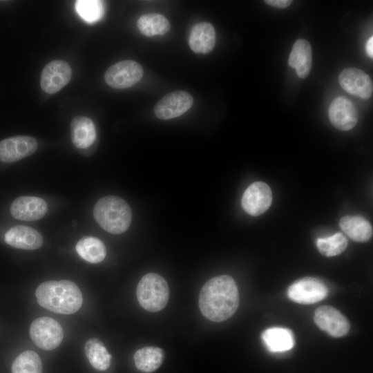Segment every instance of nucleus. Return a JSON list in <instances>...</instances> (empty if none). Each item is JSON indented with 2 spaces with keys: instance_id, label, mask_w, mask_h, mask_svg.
Listing matches in <instances>:
<instances>
[{
  "instance_id": "obj_1",
  "label": "nucleus",
  "mask_w": 373,
  "mask_h": 373,
  "mask_svg": "<svg viewBox=\"0 0 373 373\" xmlns=\"http://www.w3.org/2000/svg\"><path fill=\"white\" fill-rule=\"evenodd\" d=\"M202 314L213 322H222L236 312L239 294L233 278L228 275L213 277L202 287L198 300Z\"/></svg>"
},
{
  "instance_id": "obj_2",
  "label": "nucleus",
  "mask_w": 373,
  "mask_h": 373,
  "mask_svg": "<svg viewBox=\"0 0 373 373\" xmlns=\"http://www.w3.org/2000/svg\"><path fill=\"white\" fill-rule=\"evenodd\" d=\"M37 303L44 308L57 314H71L82 304V294L76 284L70 280H50L36 289Z\"/></svg>"
},
{
  "instance_id": "obj_3",
  "label": "nucleus",
  "mask_w": 373,
  "mask_h": 373,
  "mask_svg": "<svg viewBox=\"0 0 373 373\" xmlns=\"http://www.w3.org/2000/svg\"><path fill=\"white\" fill-rule=\"evenodd\" d=\"M93 216L96 222L106 231L120 234L126 231L131 222L132 211L122 198L108 195L100 198L95 204Z\"/></svg>"
},
{
  "instance_id": "obj_4",
  "label": "nucleus",
  "mask_w": 373,
  "mask_h": 373,
  "mask_svg": "<svg viewBox=\"0 0 373 373\" xmlns=\"http://www.w3.org/2000/svg\"><path fill=\"white\" fill-rule=\"evenodd\" d=\"M136 295L142 307L151 312H157L164 309L168 303L169 286L160 275L149 273L138 283Z\"/></svg>"
},
{
  "instance_id": "obj_5",
  "label": "nucleus",
  "mask_w": 373,
  "mask_h": 373,
  "mask_svg": "<svg viewBox=\"0 0 373 373\" xmlns=\"http://www.w3.org/2000/svg\"><path fill=\"white\" fill-rule=\"evenodd\" d=\"M30 338L34 343L44 350H52L57 347L64 338L60 324L50 317L35 319L30 327Z\"/></svg>"
},
{
  "instance_id": "obj_6",
  "label": "nucleus",
  "mask_w": 373,
  "mask_h": 373,
  "mask_svg": "<svg viewBox=\"0 0 373 373\" xmlns=\"http://www.w3.org/2000/svg\"><path fill=\"white\" fill-rule=\"evenodd\" d=\"M142 76L143 69L139 63L124 60L109 67L104 74V80L111 88L124 89L137 83Z\"/></svg>"
},
{
  "instance_id": "obj_7",
  "label": "nucleus",
  "mask_w": 373,
  "mask_h": 373,
  "mask_svg": "<svg viewBox=\"0 0 373 373\" xmlns=\"http://www.w3.org/2000/svg\"><path fill=\"white\" fill-rule=\"evenodd\" d=\"M328 293L326 285L321 280L306 277L298 280L289 286L287 296L300 304H313L324 299Z\"/></svg>"
},
{
  "instance_id": "obj_8",
  "label": "nucleus",
  "mask_w": 373,
  "mask_h": 373,
  "mask_svg": "<svg viewBox=\"0 0 373 373\" xmlns=\"http://www.w3.org/2000/svg\"><path fill=\"white\" fill-rule=\"evenodd\" d=\"M193 98L186 91L177 90L164 96L155 106L154 113L161 119H170L186 113L193 105Z\"/></svg>"
},
{
  "instance_id": "obj_9",
  "label": "nucleus",
  "mask_w": 373,
  "mask_h": 373,
  "mask_svg": "<svg viewBox=\"0 0 373 373\" xmlns=\"http://www.w3.org/2000/svg\"><path fill=\"white\" fill-rule=\"evenodd\" d=\"M272 193L269 186L263 182H255L244 192L241 204L249 215L257 216L265 212L271 206Z\"/></svg>"
},
{
  "instance_id": "obj_10",
  "label": "nucleus",
  "mask_w": 373,
  "mask_h": 373,
  "mask_svg": "<svg viewBox=\"0 0 373 373\" xmlns=\"http://www.w3.org/2000/svg\"><path fill=\"white\" fill-rule=\"evenodd\" d=\"M38 146L36 139L31 136L11 137L0 142V161L12 163L33 154Z\"/></svg>"
},
{
  "instance_id": "obj_11",
  "label": "nucleus",
  "mask_w": 373,
  "mask_h": 373,
  "mask_svg": "<svg viewBox=\"0 0 373 373\" xmlns=\"http://www.w3.org/2000/svg\"><path fill=\"white\" fill-rule=\"evenodd\" d=\"M72 70L68 63L53 60L47 64L41 74V87L48 93L54 94L63 88L70 80Z\"/></svg>"
},
{
  "instance_id": "obj_12",
  "label": "nucleus",
  "mask_w": 373,
  "mask_h": 373,
  "mask_svg": "<svg viewBox=\"0 0 373 373\" xmlns=\"http://www.w3.org/2000/svg\"><path fill=\"white\" fill-rule=\"evenodd\" d=\"M338 82L346 92L362 99H367L372 95V81L361 69L347 68L343 70L338 76Z\"/></svg>"
},
{
  "instance_id": "obj_13",
  "label": "nucleus",
  "mask_w": 373,
  "mask_h": 373,
  "mask_svg": "<svg viewBox=\"0 0 373 373\" xmlns=\"http://www.w3.org/2000/svg\"><path fill=\"white\" fill-rule=\"evenodd\" d=\"M314 322L316 325L333 337H341L350 330L347 319L338 309L324 305L319 307L314 312Z\"/></svg>"
},
{
  "instance_id": "obj_14",
  "label": "nucleus",
  "mask_w": 373,
  "mask_h": 373,
  "mask_svg": "<svg viewBox=\"0 0 373 373\" xmlns=\"http://www.w3.org/2000/svg\"><path fill=\"white\" fill-rule=\"evenodd\" d=\"M329 118L332 124L341 131L353 128L358 119V112L356 106L343 97L335 98L329 108Z\"/></svg>"
},
{
  "instance_id": "obj_15",
  "label": "nucleus",
  "mask_w": 373,
  "mask_h": 373,
  "mask_svg": "<svg viewBox=\"0 0 373 373\" xmlns=\"http://www.w3.org/2000/svg\"><path fill=\"white\" fill-rule=\"evenodd\" d=\"M48 211L44 200L35 196H21L10 205L11 215L17 220L34 221L42 218Z\"/></svg>"
},
{
  "instance_id": "obj_16",
  "label": "nucleus",
  "mask_w": 373,
  "mask_h": 373,
  "mask_svg": "<svg viewBox=\"0 0 373 373\" xmlns=\"http://www.w3.org/2000/svg\"><path fill=\"white\" fill-rule=\"evenodd\" d=\"M5 241L15 248L34 250L41 247L43 238L40 233L33 228L17 225L7 231Z\"/></svg>"
},
{
  "instance_id": "obj_17",
  "label": "nucleus",
  "mask_w": 373,
  "mask_h": 373,
  "mask_svg": "<svg viewBox=\"0 0 373 373\" xmlns=\"http://www.w3.org/2000/svg\"><path fill=\"white\" fill-rule=\"evenodd\" d=\"M215 44L216 32L211 23L200 22L192 28L189 37V45L194 52L209 53L213 49Z\"/></svg>"
},
{
  "instance_id": "obj_18",
  "label": "nucleus",
  "mask_w": 373,
  "mask_h": 373,
  "mask_svg": "<svg viewBox=\"0 0 373 373\" xmlns=\"http://www.w3.org/2000/svg\"><path fill=\"white\" fill-rule=\"evenodd\" d=\"M312 55L311 45L305 39H298L293 45L288 64L296 70L298 77L306 78L311 70Z\"/></svg>"
},
{
  "instance_id": "obj_19",
  "label": "nucleus",
  "mask_w": 373,
  "mask_h": 373,
  "mask_svg": "<svg viewBox=\"0 0 373 373\" xmlns=\"http://www.w3.org/2000/svg\"><path fill=\"white\" fill-rule=\"evenodd\" d=\"M70 135L75 147L87 149L94 143L96 138L94 123L88 117L77 116L70 123Z\"/></svg>"
},
{
  "instance_id": "obj_20",
  "label": "nucleus",
  "mask_w": 373,
  "mask_h": 373,
  "mask_svg": "<svg viewBox=\"0 0 373 373\" xmlns=\"http://www.w3.org/2000/svg\"><path fill=\"white\" fill-rule=\"evenodd\" d=\"M262 340L271 352L288 351L294 345L291 331L284 327H274L265 329L262 334Z\"/></svg>"
},
{
  "instance_id": "obj_21",
  "label": "nucleus",
  "mask_w": 373,
  "mask_h": 373,
  "mask_svg": "<svg viewBox=\"0 0 373 373\" xmlns=\"http://www.w3.org/2000/svg\"><path fill=\"white\" fill-rule=\"evenodd\" d=\"M339 227L352 240L365 242L372 236V227L370 222L363 218L354 216H346L339 221Z\"/></svg>"
},
{
  "instance_id": "obj_22",
  "label": "nucleus",
  "mask_w": 373,
  "mask_h": 373,
  "mask_svg": "<svg viewBox=\"0 0 373 373\" xmlns=\"http://www.w3.org/2000/svg\"><path fill=\"white\" fill-rule=\"evenodd\" d=\"M133 358L135 366L139 370L153 372L163 363L164 352L158 347H144L137 350Z\"/></svg>"
},
{
  "instance_id": "obj_23",
  "label": "nucleus",
  "mask_w": 373,
  "mask_h": 373,
  "mask_svg": "<svg viewBox=\"0 0 373 373\" xmlns=\"http://www.w3.org/2000/svg\"><path fill=\"white\" fill-rule=\"evenodd\" d=\"M75 249L83 259L91 263L102 262L106 254L104 242L93 236H86L80 239Z\"/></svg>"
},
{
  "instance_id": "obj_24",
  "label": "nucleus",
  "mask_w": 373,
  "mask_h": 373,
  "mask_svg": "<svg viewBox=\"0 0 373 373\" xmlns=\"http://www.w3.org/2000/svg\"><path fill=\"white\" fill-rule=\"evenodd\" d=\"M140 32L145 36L163 35L169 32L171 26L162 15L149 13L142 15L137 21Z\"/></svg>"
},
{
  "instance_id": "obj_25",
  "label": "nucleus",
  "mask_w": 373,
  "mask_h": 373,
  "mask_svg": "<svg viewBox=\"0 0 373 373\" xmlns=\"http://www.w3.org/2000/svg\"><path fill=\"white\" fill-rule=\"evenodd\" d=\"M84 350L88 361L95 369L104 371L109 367L111 356L99 339L89 338Z\"/></svg>"
},
{
  "instance_id": "obj_26",
  "label": "nucleus",
  "mask_w": 373,
  "mask_h": 373,
  "mask_svg": "<svg viewBox=\"0 0 373 373\" xmlns=\"http://www.w3.org/2000/svg\"><path fill=\"white\" fill-rule=\"evenodd\" d=\"M12 373H42L40 357L31 350L22 352L14 361Z\"/></svg>"
},
{
  "instance_id": "obj_27",
  "label": "nucleus",
  "mask_w": 373,
  "mask_h": 373,
  "mask_svg": "<svg viewBox=\"0 0 373 373\" xmlns=\"http://www.w3.org/2000/svg\"><path fill=\"white\" fill-rule=\"evenodd\" d=\"M347 244L346 237L341 233H336L327 238H319L316 241L319 252L327 257L341 254L347 248Z\"/></svg>"
},
{
  "instance_id": "obj_28",
  "label": "nucleus",
  "mask_w": 373,
  "mask_h": 373,
  "mask_svg": "<svg viewBox=\"0 0 373 373\" xmlns=\"http://www.w3.org/2000/svg\"><path fill=\"white\" fill-rule=\"evenodd\" d=\"M75 10L86 22L94 23L99 20L104 14V3L97 0H79L75 1Z\"/></svg>"
},
{
  "instance_id": "obj_29",
  "label": "nucleus",
  "mask_w": 373,
  "mask_h": 373,
  "mask_svg": "<svg viewBox=\"0 0 373 373\" xmlns=\"http://www.w3.org/2000/svg\"><path fill=\"white\" fill-rule=\"evenodd\" d=\"M265 2L274 8H285L288 7L291 3V0H265Z\"/></svg>"
},
{
  "instance_id": "obj_30",
  "label": "nucleus",
  "mask_w": 373,
  "mask_h": 373,
  "mask_svg": "<svg viewBox=\"0 0 373 373\" xmlns=\"http://www.w3.org/2000/svg\"><path fill=\"white\" fill-rule=\"evenodd\" d=\"M365 50L367 55L372 59L373 57V37H371L366 43Z\"/></svg>"
}]
</instances>
